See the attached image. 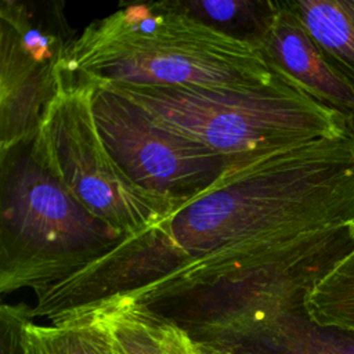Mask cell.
Here are the masks:
<instances>
[{"mask_svg":"<svg viewBox=\"0 0 354 354\" xmlns=\"http://www.w3.org/2000/svg\"><path fill=\"white\" fill-rule=\"evenodd\" d=\"M61 68L91 82L131 86H257L274 76L260 47L167 1L129 4L93 21L71 43Z\"/></svg>","mask_w":354,"mask_h":354,"instance_id":"7a4b0ae2","label":"cell"},{"mask_svg":"<svg viewBox=\"0 0 354 354\" xmlns=\"http://www.w3.org/2000/svg\"><path fill=\"white\" fill-rule=\"evenodd\" d=\"M17 354H118L111 333L94 308L64 314L48 325L33 321L30 307L19 304Z\"/></svg>","mask_w":354,"mask_h":354,"instance_id":"8fae6325","label":"cell"},{"mask_svg":"<svg viewBox=\"0 0 354 354\" xmlns=\"http://www.w3.org/2000/svg\"><path fill=\"white\" fill-rule=\"evenodd\" d=\"M198 354H239L230 346L216 343V342H196Z\"/></svg>","mask_w":354,"mask_h":354,"instance_id":"e0dca14e","label":"cell"},{"mask_svg":"<svg viewBox=\"0 0 354 354\" xmlns=\"http://www.w3.org/2000/svg\"><path fill=\"white\" fill-rule=\"evenodd\" d=\"M19 304H3L0 308V354H17L15 333Z\"/></svg>","mask_w":354,"mask_h":354,"instance_id":"2e32d148","label":"cell"},{"mask_svg":"<svg viewBox=\"0 0 354 354\" xmlns=\"http://www.w3.org/2000/svg\"><path fill=\"white\" fill-rule=\"evenodd\" d=\"M354 129L236 159L88 271L104 297L155 306L192 288L354 245Z\"/></svg>","mask_w":354,"mask_h":354,"instance_id":"6da1fadb","label":"cell"},{"mask_svg":"<svg viewBox=\"0 0 354 354\" xmlns=\"http://www.w3.org/2000/svg\"><path fill=\"white\" fill-rule=\"evenodd\" d=\"M87 308L98 311L118 354H198L195 340L185 330L129 297H112Z\"/></svg>","mask_w":354,"mask_h":354,"instance_id":"30bf717a","label":"cell"},{"mask_svg":"<svg viewBox=\"0 0 354 354\" xmlns=\"http://www.w3.org/2000/svg\"><path fill=\"white\" fill-rule=\"evenodd\" d=\"M91 83L93 115L100 136L120 169L138 187L188 202L236 160L159 126L111 86Z\"/></svg>","mask_w":354,"mask_h":354,"instance_id":"ba28073f","label":"cell"},{"mask_svg":"<svg viewBox=\"0 0 354 354\" xmlns=\"http://www.w3.org/2000/svg\"><path fill=\"white\" fill-rule=\"evenodd\" d=\"M270 66L278 69L307 94L354 120V91L328 62L319 47L289 11L277 1L271 25L260 46Z\"/></svg>","mask_w":354,"mask_h":354,"instance_id":"9c48e42d","label":"cell"},{"mask_svg":"<svg viewBox=\"0 0 354 354\" xmlns=\"http://www.w3.org/2000/svg\"><path fill=\"white\" fill-rule=\"evenodd\" d=\"M304 307L315 324L354 332V249L315 283Z\"/></svg>","mask_w":354,"mask_h":354,"instance_id":"9a60e30c","label":"cell"},{"mask_svg":"<svg viewBox=\"0 0 354 354\" xmlns=\"http://www.w3.org/2000/svg\"><path fill=\"white\" fill-rule=\"evenodd\" d=\"M230 347L239 354H354V332L318 325L304 308Z\"/></svg>","mask_w":354,"mask_h":354,"instance_id":"4fadbf2b","label":"cell"},{"mask_svg":"<svg viewBox=\"0 0 354 354\" xmlns=\"http://www.w3.org/2000/svg\"><path fill=\"white\" fill-rule=\"evenodd\" d=\"M350 227H351V232H353V236H354V221L351 223V225H350Z\"/></svg>","mask_w":354,"mask_h":354,"instance_id":"ac0fdd59","label":"cell"},{"mask_svg":"<svg viewBox=\"0 0 354 354\" xmlns=\"http://www.w3.org/2000/svg\"><path fill=\"white\" fill-rule=\"evenodd\" d=\"M90 80L61 68L59 87L30 144L33 156L94 216L126 238L170 217L185 201L134 184L108 151L93 115Z\"/></svg>","mask_w":354,"mask_h":354,"instance_id":"5b68a950","label":"cell"},{"mask_svg":"<svg viewBox=\"0 0 354 354\" xmlns=\"http://www.w3.org/2000/svg\"><path fill=\"white\" fill-rule=\"evenodd\" d=\"M353 249L344 245L293 263L227 275L151 308L196 342L235 346L304 310L310 290Z\"/></svg>","mask_w":354,"mask_h":354,"instance_id":"8992f818","label":"cell"},{"mask_svg":"<svg viewBox=\"0 0 354 354\" xmlns=\"http://www.w3.org/2000/svg\"><path fill=\"white\" fill-rule=\"evenodd\" d=\"M174 10L238 40L260 46L277 10L271 0H167Z\"/></svg>","mask_w":354,"mask_h":354,"instance_id":"5bb4252c","label":"cell"},{"mask_svg":"<svg viewBox=\"0 0 354 354\" xmlns=\"http://www.w3.org/2000/svg\"><path fill=\"white\" fill-rule=\"evenodd\" d=\"M76 36L64 3L1 1L0 155L35 140Z\"/></svg>","mask_w":354,"mask_h":354,"instance_id":"52a82bcc","label":"cell"},{"mask_svg":"<svg viewBox=\"0 0 354 354\" xmlns=\"http://www.w3.org/2000/svg\"><path fill=\"white\" fill-rule=\"evenodd\" d=\"M0 292L53 286L126 236L86 209L32 153L0 155Z\"/></svg>","mask_w":354,"mask_h":354,"instance_id":"277c9868","label":"cell"},{"mask_svg":"<svg viewBox=\"0 0 354 354\" xmlns=\"http://www.w3.org/2000/svg\"><path fill=\"white\" fill-rule=\"evenodd\" d=\"M285 4L354 91V0H285Z\"/></svg>","mask_w":354,"mask_h":354,"instance_id":"7c38bea8","label":"cell"},{"mask_svg":"<svg viewBox=\"0 0 354 354\" xmlns=\"http://www.w3.org/2000/svg\"><path fill=\"white\" fill-rule=\"evenodd\" d=\"M257 86H131L105 83L162 127L230 159L310 142L354 129L272 68Z\"/></svg>","mask_w":354,"mask_h":354,"instance_id":"3957f363","label":"cell"}]
</instances>
